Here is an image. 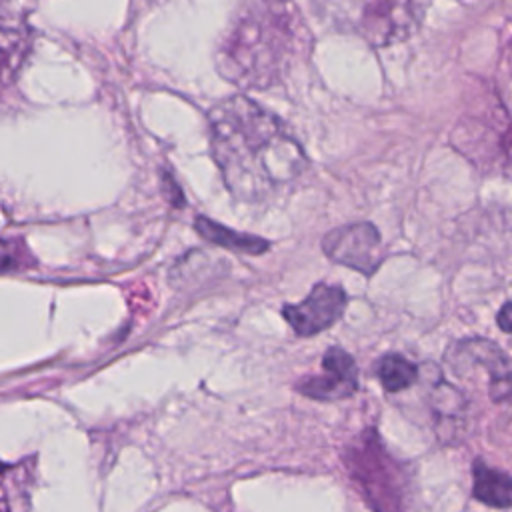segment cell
Here are the masks:
<instances>
[{
  "mask_svg": "<svg viewBox=\"0 0 512 512\" xmlns=\"http://www.w3.org/2000/svg\"><path fill=\"white\" fill-rule=\"evenodd\" d=\"M376 376L386 392H402L416 384L418 366L410 362L406 356L390 352L384 354L376 364Z\"/></svg>",
  "mask_w": 512,
  "mask_h": 512,
  "instance_id": "12",
  "label": "cell"
},
{
  "mask_svg": "<svg viewBox=\"0 0 512 512\" xmlns=\"http://www.w3.org/2000/svg\"><path fill=\"white\" fill-rule=\"evenodd\" d=\"M452 142L460 152L488 168L512 162V118L496 94L488 96V106L480 114H468L460 120Z\"/></svg>",
  "mask_w": 512,
  "mask_h": 512,
  "instance_id": "5",
  "label": "cell"
},
{
  "mask_svg": "<svg viewBox=\"0 0 512 512\" xmlns=\"http://www.w3.org/2000/svg\"><path fill=\"white\" fill-rule=\"evenodd\" d=\"M346 302L348 298L342 286L318 282L302 302L286 304L282 316L298 336H314L342 316Z\"/></svg>",
  "mask_w": 512,
  "mask_h": 512,
  "instance_id": "8",
  "label": "cell"
},
{
  "mask_svg": "<svg viewBox=\"0 0 512 512\" xmlns=\"http://www.w3.org/2000/svg\"><path fill=\"white\" fill-rule=\"evenodd\" d=\"M448 366L466 376L474 368L488 372V392L494 402H512V356L486 338H466L446 352Z\"/></svg>",
  "mask_w": 512,
  "mask_h": 512,
  "instance_id": "6",
  "label": "cell"
},
{
  "mask_svg": "<svg viewBox=\"0 0 512 512\" xmlns=\"http://www.w3.org/2000/svg\"><path fill=\"white\" fill-rule=\"evenodd\" d=\"M496 322H498V326H500L502 332L512 334V302H506V304L498 310Z\"/></svg>",
  "mask_w": 512,
  "mask_h": 512,
  "instance_id": "14",
  "label": "cell"
},
{
  "mask_svg": "<svg viewBox=\"0 0 512 512\" xmlns=\"http://www.w3.org/2000/svg\"><path fill=\"white\" fill-rule=\"evenodd\" d=\"M322 376H308L296 384V390L308 398L332 402L354 394L358 388V368L354 358L338 346H332L322 356Z\"/></svg>",
  "mask_w": 512,
  "mask_h": 512,
  "instance_id": "9",
  "label": "cell"
},
{
  "mask_svg": "<svg viewBox=\"0 0 512 512\" xmlns=\"http://www.w3.org/2000/svg\"><path fill=\"white\" fill-rule=\"evenodd\" d=\"M324 254L346 268L372 276L384 258L380 232L370 222L344 224L322 238Z\"/></svg>",
  "mask_w": 512,
  "mask_h": 512,
  "instance_id": "7",
  "label": "cell"
},
{
  "mask_svg": "<svg viewBox=\"0 0 512 512\" xmlns=\"http://www.w3.org/2000/svg\"><path fill=\"white\" fill-rule=\"evenodd\" d=\"M208 134L224 186L238 200H264L306 168L300 142L272 112L246 96L212 106Z\"/></svg>",
  "mask_w": 512,
  "mask_h": 512,
  "instance_id": "1",
  "label": "cell"
},
{
  "mask_svg": "<svg viewBox=\"0 0 512 512\" xmlns=\"http://www.w3.org/2000/svg\"><path fill=\"white\" fill-rule=\"evenodd\" d=\"M344 452L350 478L374 512H404V472L374 430H364Z\"/></svg>",
  "mask_w": 512,
  "mask_h": 512,
  "instance_id": "4",
  "label": "cell"
},
{
  "mask_svg": "<svg viewBox=\"0 0 512 512\" xmlns=\"http://www.w3.org/2000/svg\"><path fill=\"white\" fill-rule=\"evenodd\" d=\"M430 404H432V410L438 418V422H456L462 418V412L466 408V402H464V396L448 382L444 380H438L436 386L432 388V394H430Z\"/></svg>",
  "mask_w": 512,
  "mask_h": 512,
  "instance_id": "13",
  "label": "cell"
},
{
  "mask_svg": "<svg viewBox=\"0 0 512 512\" xmlns=\"http://www.w3.org/2000/svg\"><path fill=\"white\" fill-rule=\"evenodd\" d=\"M306 26L284 0H244L226 28L216 68L244 90L268 88L284 78L302 52Z\"/></svg>",
  "mask_w": 512,
  "mask_h": 512,
  "instance_id": "2",
  "label": "cell"
},
{
  "mask_svg": "<svg viewBox=\"0 0 512 512\" xmlns=\"http://www.w3.org/2000/svg\"><path fill=\"white\" fill-rule=\"evenodd\" d=\"M472 496L492 508L512 506V474L488 466L484 460L472 464Z\"/></svg>",
  "mask_w": 512,
  "mask_h": 512,
  "instance_id": "10",
  "label": "cell"
},
{
  "mask_svg": "<svg viewBox=\"0 0 512 512\" xmlns=\"http://www.w3.org/2000/svg\"><path fill=\"white\" fill-rule=\"evenodd\" d=\"M196 232L208 240L214 246L220 248H228L234 252H242V254H262L268 250V240L254 236V234H246V232H236L228 226H222L206 216H198L194 222Z\"/></svg>",
  "mask_w": 512,
  "mask_h": 512,
  "instance_id": "11",
  "label": "cell"
},
{
  "mask_svg": "<svg viewBox=\"0 0 512 512\" xmlns=\"http://www.w3.org/2000/svg\"><path fill=\"white\" fill-rule=\"evenodd\" d=\"M334 26L356 34L374 48L410 38L420 20L422 0H324Z\"/></svg>",
  "mask_w": 512,
  "mask_h": 512,
  "instance_id": "3",
  "label": "cell"
}]
</instances>
